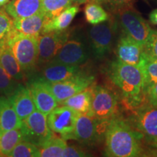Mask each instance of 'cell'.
<instances>
[{
	"label": "cell",
	"mask_w": 157,
	"mask_h": 157,
	"mask_svg": "<svg viewBox=\"0 0 157 157\" xmlns=\"http://www.w3.org/2000/svg\"><path fill=\"white\" fill-rule=\"evenodd\" d=\"M105 155L111 157L140 156L143 152L138 137L127 121L114 116L105 134Z\"/></svg>",
	"instance_id": "cell-1"
},
{
	"label": "cell",
	"mask_w": 157,
	"mask_h": 157,
	"mask_svg": "<svg viewBox=\"0 0 157 157\" xmlns=\"http://www.w3.org/2000/svg\"><path fill=\"white\" fill-rule=\"evenodd\" d=\"M107 73L111 81L120 90L127 106L133 109L142 105L146 95L143 91L142 71L138 66L117 59L109 64Z\"/></svg>",
	"instance_id": "cell-2"
},
{
	"label": "cell",
	"mask_w": 157,
	"mask_h": 157,
	"mask_svg": "<svg viewBox=\"0 0 157 157\" xmlns=\"http://www.w3.org/2000/svg\"><path fill=\"white\" fill-rule=\"evenodd\" d=\"M119 23L109 18L97 25H93L88 31L90 53L96 60H103L111 52L115 40Z\"/></svg>",
	"instance_id": "cell-3"
},
{
	"label": "cell",
	"mask_w": 157,
	"mask_h": 157,
	"mask_svg": "<svg viewBox=\"0 0 157 157\" xmlns=\"http://www.w3.org/2000/svg\"><path fill=\"white\" fill-rule=\"evenodd\" d=\"M38 39L15 30L7 41V47L25 73L34 70L38 63Z\"/></svg>",
	"instance_id": "cell-4"
},
{
	"label": "cell",
	"mask_w": 157,
	"mask_h": 157,
	"mask_svg": "<svg viewBox=\"0 0 157 157\" xmlns=\"http://www.w3.org/2000/svg\"><path fill=\"white\" fill-rule=\"evenodd\" d=\"M110 120L78 113L74 129V140L85 145L97 144L105 137Z\"/></svg>",
	"instance_id": "cell-5"
},
{
	"label": "cell",
	"mask_w": 157,
	"mask_h": 157,
	"mask_svg": "<svg viewBox=\"0 0 157 157\" xmlns=\"http://www.w3.org/2000/svg\"><path fill=\"white\" fill-rule=\"evenodd\" d=\"M116 13L122 32L145 47L151 31L148 22L132 6L121 9Z\"/></svg>",
	"instance_id": "cell-6"
},
{
	"label": "cell",
	"mask_w": 157,
	"mask_h": 157,
	"mask_svg": "<svg viewBox=\"0 0 157 157\" xmlns=\"http://www.w3.org/2000/svg\"><path fill=\"white\" fill-rule=\"evenodd\" d=\"M21 130L23 140L29 141L36 146L40 147L53 136L49 127L47 115L37 110L22 121Z\"/></svg>",
	"instance_id": "cell-7"
},
{
	"label": "cell",
	"mask_w": 157,
	"mask_h": 157,
	"mask_svg": "<svg viewBox=\"0 0 157 157\" xmlns=\"http://www.w3.org/2000/svg\"><path fill=\"white\" fill-rule=\"evenodd\" d=\"M117 95L107 87L92 85L91 116L99 119H111L117 115Z\"/></svg>",
	"instance_id": "cell-8"
},
{
	"label": "cell",
	"mask_w": 157,
	"mask_h": 157,
	"mask_svg": "<svg viewBox=\"0 0 157 157\" xmlns=\"http://www.w3.org/2000/svg\"><path fill=\"white\" fill-rule=\"evenodd\" d=\"M133 109L131 123L148 142L157 143V106L148 103Z\"/></svg>",
	"instance_id": "cell-9"
},
{
	"label": "cell",
	"mask_w": 157,
	"mask_h": 157,
	"mask_svg": "<svg viewBox=\"0 0 157 157\" xmlns=\"http://www.w3.org/2000/svg\"><path fill=\"white\" fill-rule=\"evenodd\" d=\"M78 113L66 105L56 107L48 115L51 130L58 133L64 140L74 139V129Z\"/></svg>",
	"instance_id": "cell-10"
},
{
	"label": "cell",
	"mask_w": 157,
	"mask_h": 157,
	"mask_svg": "<svg viewBox=\"0 0 157 157\" xmlns=\"http://www.w3.org/2000/svg\"><path fill=\"white\" fill-rule=\"evenodd\" d=\"M89 44L82 38L73 37L68 39L58 51L52 61L71 66H82L90 58Z\"/></svg>",
	"instance_id": "cell-11"
},
{
	"label": "cell",
	"mask_w": 157,
	"mask_h": 157,
	"mask_svg": "<svg viewBox=\"0 0 157 157\" xmlns=\"http://www.w3.org/2000/svg\"><path fill=\"white\" fill-rule=\"evenodd\" d=\"M95 77L93 75L82 72L78 75L63 82L55 83L47 82L59 104H61L67 98L93 85Z\"/></svg>",
	"instance_id": "cell-12"
},
{
	"label": "cell",
	"mask_w": 157,
	"mask_h": 157,
	"mask_svg": "<svg viewBox=\"0 0 157 157\" xmlns=\"http://www.w3.org/2000/svg\"><path fill=\"white\" fill-rule=\"evenodd\" d=\"M68 37V34L64 31L41 34L38 39V63L45 64L51 61Z\"/></svg>",
	"instance_id": "cell-13"
},
{
	"label": "cell",
	"mask_w": 157,
	"mask_h": 157,
	"mask_svg": "<svg viewBox=\"0 0 157 157\" xmlns=\"http://www.w3.org/2000/svg\"><path fill=\"white\" fill-rule=\"evenodd\" d=\"M28 87L34 100L36 109L48 116L58 106L59 103L51 91L48 82L43 78H36L29 83Z\"/></svg>",
	"instance_id": "cell-14"
},
{
	"label": "cell",
	"mask_w": 157,
	"mask_h": 157,
	"mask_svg": "<svg viewBox=\"0 0 157 157\" xmlns=\"http://www.w3.org/2000/svg\"><path fill=\"white\" fill-rule=\"evenodd\" d=\"M116 54L117 60L137 66L143 57L144 47L122 32L117 42Z\"/></svg>",
	"instance_id": "cell-15"
},
{
	"label": "cell",
	"mask_w": 157,
	"mask_h": 157,
	"mask_svg": "<svg viewBox=\"0 0 157 157\" xmlns=\"http://www.w3.org/2000/svg\"><path fill=\"white\" fill-rule=\"evenodd\" d=\"M44 65L42 71V78L51 83L69 79L83 72L78 66H71L52 60Z\"/></svg>",
	"instance_id": "cell-16"
},
{
	"label": "cell",
	"mask_w": 157,
	"mask_h": 157,
	"mask_svg": "<svg viewBox=\"0 0 157 157\" xmlns=\"http://www.w3.org/2000/svg\"><path fill=\"white\" fill-rule=\"evenodd\" d=\"M7 99L21 121L26 119L36 110L34 100L28 87H23L20 84L13 95L7 98Z\"/></svg>",
	"instance_id": "cell-17"
},
{
	"label": "cell",
	"mask_w": 157,
	"mask_h": 157,
	"mask_svg": "<svg viewBox=\"0 0 157 157\" xmlns=\"http://www.w3.org/2000/svg\"><path fill=\"white\" fill-rule=\"evenodd\" d=\"M5 10L13 19L24 18L42 12V0H11Z\"/></svg>",
	"instance_id": "cell-18"
},
{
	"label": "cell",
	"mask_w": 157,
	"mask_h": 157,
	"mask_svg": "<svg viewBox=\"0 0 157 157\" xmlns=\"http://www.w3.org/2000/svg\"><path fill=\"white\" fill-rule=\"evenodd\" d=\"M50 20L43 12L24 18L13 19V25L17 31L28 36L39 37L44 25Z\"/></svg>",
	"instance_id": "cell-19"
},
{
	"label": "cell",
	"mask_w": 157,
	"mask_h": 157,
	"mask_svg": "<svg viewBox=\"0 0 157 157\" xmlns=\"http://www.w3.org/2000/svg\"><path fill=\"white\" fill-rule=\"evenodd\" d=\"M78 10L79 9L77 5H71L57 16L48 20V22L44 25L41 34L52 32V31H65L71 23Z\"/></svg>",
	"instance_id": "cell-20"
},
{
	"label": "cell",
	"mask_w": 157,
	"mask_h": 157,
	"mask_svg": "<svg viewBox=\"0 0 157 157\" xmlns=\"http://www.w3.org/2000/svg\"><path fill=\"white\" fill-rule=\"evenodd\" d=\"M21 120L7 98L4 97L0 105V132L14 129H21Z\"/></svg>",
	"instance_id": "cell-21"
},
{
	"label": "cell",
	"mask_w": 157,
	"mask_h": 157,
	"mask_svg": "<svg viewBox=\"0 0 157 157\" xmlns=\"http://www.w3.org/2000/svg\"><path fill=\"white\" fill-rule=\"evenodd\" d=\"M61 105L69 107L78 113L91 116L92 86L65 100Z\"/></svg>",
	"instance_id": "cell-22"
},
{
	"label": "cell",
	"mask_w": 157,
	"mask_h": 157,
	"mask_svg": "<svg viewBox=\"0 0 157 157\" xmlns=\"http://www.w3.org/2000/svg\"><path fill=\"white\" fill-rule=\"evenodd\" d=\"M0 65L7 73L16 81H22L24 79V71L7 47L0 50Z\"/></svg>",
	"instance_id": "cell-23"
},
{
	"label": "cell",
	"mask_w": 157,
	"mask_h": 157,
	"mask_svg": "<svg viewBox=\"0 0 157 157\" xmlns=\"http://www.w3.org/2000/svg\"><path fill=\"white\" fill-rule=\"evenodd\" d=\"M143 78V91L145 95L152 86L157 83V60L153 59L145 53L138 64Z\"/></svg>",
	"instance_id": "cell-24"
},
{
	"label": "cell",
	"mask_w": 157,
	"mask_h": 157,
	"mask_svg": "<svg viewBox=\"0 0 157 157\" xmlns=\"http://www.w3.org/2000/svg\"><path fill=\"white\" fill-rule=\"evenodd\" d=\"M23 140L21 129H14L0 132V154L8 156L15 146Z\"/></svg>",
	"instance_id": "cell-25"
},
{
	"label": "cell",
	"mask_w": 157,
	"mask_h": 157,
	"mask_svg": "<svg viewBox=\"0 0 157 157\" xmlns=\"http://www.w3.org/2000/svg\"><path fill=\"white\" fill-rule=\"evenodd\" d=\"M67 147L66 140L62 137H57L53 135L51 138L39 147V156L60 157L63 156L65 148Z\"/></svg>",
	"instance_id": "cell-26"
},
{
	"label": "cell",
	"mask_w": 157,
	"mask_h": 157,
	"mask_svg": "<svg viewBox=\"0 0 157 157\" xmlns=\"http://www.w3.org/2000/svg\"><path fill=\"white\" fill-rule=\"evenodd\" d=\"M84 16L86 21L92 25H97L109 18L107 12L99 3L91 2L84 7Z\"/></svg>",
	"instance_id": "cell-27"
},
{
	"label": "cell",
	"mask_w": 157,
	"mask_h": 157,
	"mask_svg": "<svg viewBox=\"0 0 157 157\" xmlns=\"http://www.w3.org/2000/svg\"><path fill=\"white\" fill-rule=\"evenodd\" d=\"M15 31L13 20L5 10L0 8V49L7 47V41Z\"/></svg>",
	"instance_id": "cell-28"
},
{
	"label": "cell",
	"mask_w": 157,
	"mask_h": 157,
	"mask_svg": "<svg viewBox=\"0 0 157 157\" xmlns=\"http://www.w3.org/2000/svg\"><path fill=\"white\" fill-rule=\"evenodd\" d=\"M71 5V0H42V12L52 19Z\"/></svg>",
	"instance_id": "cell-29"
},
{
	"label": "cell",
	"mask_w": 157,
	"mask_h": 157,
	"mask_svg": "<svg viewBox=\"0 0 157 157\" xmlns=\"http://www.w3.org/2000/svg\"><path fill=\"white\" fill-rule=\"evenodd\" d=\"M39 147L29 141L23 140L17 143L10 153V157H39Z\"/></svg>",
	"instance_id": "cell-30"
},
{
	"label": "cell",
	"mask_w": 157,
	"mask_h": 157,
	"mask_svg": "<svg viewBox=\"0 0 157 157\" xmlns=\"http://www.w3.org/2000/svg\"><path fill=\"white\" fill-rule=\"evenodd\" d=\"M19 85L20 84L17 83L16 80L9 75L0 65V95L9 98Z\"/></svg>",
	"instance_id": "cell-31"
},
{
	"label": "cell",
	"mask_w": 157,
	"mask_h": 157,
	"mask_svg": "<svg viewBox=\"0 0 157 157\" xmlns=\"http://www.w3.org/2000/svg\"><path fill=\"white\" fill-rule=\"evenodd\" d=\"M144 52L153 59L157 60V31L151 29L148 41L144 47Z\"/></svg>",
	"instance_id": "cell-32"
},
{
	"label": "cell",
	"mask_w": 157,
	"mask_h": 157,
	"mask_svg": "<svg viewBox=\"0 0 157 157\" xmlns=\"http://www.w3.org/2000/svg\"><path fill=\"white\" fill-rule=\"evenodd\" d=\"M135 0H105L110 10L116 13L125 7L132 6Z\"/></svg>",
	"instance_id": "cell-33"
},
{
	"label": "cell",
	"mask_w": 157,
	"mask_h": 157,
	"mask_svg": "<svg viewBox=\"0 0 157 157\" xmlns=\"http://www.w3.org/2000/svg\"><path fill=\"white\" fill-rule=\"evenodd\" d=\"M63 157H84L87 154L81 148L76 146H67L65 148L63 156Z\"/></svg>",
	"instance_id": "cell-34"
},
{
	"label": "cell",
	"mask_w": 157,
	"mask_h": 157,
	"mask_svg": "<svg viewBox=\"0 0 157 157\" xmlns=\"http://www.w3.org/2000/svg\"><path fill=\"white\" fill-rule=\"evenodd\" d=\"M146 96L149 104L154 106H157V83L146 92Z\"/></svg>",
	"instance_id": "cell-35"
},
{
	"label": "cell",
	"mask_w": 157,
	"mask_h": 157,
	"mask_svg": "<svg viewBox=\"0 0 157 157\" xmlns=\"http://www.w3.org/2000/svg\"><path fill=\"white\" fill-rule=\"evenodd\" d=\"M149 21L154 25H157V8L152 10L149 14Z\"/></svg>",
	"instance_id": "cell-36"
},
{
	"label": "cell",
	"mask_w": 157,
	"mask_h": 157,
	"mask_svg": "<svg viewBox=\"0 0 157 157\" xmlns=\"http://www.w3.org/2000/svg\"><path fill=\"white\" fill-rule=\"evenodd\" d=\"M72 4H75L76 5H82V4L86 3L87 2L90 1V0H71Z\"/></svg>",
	"instance_id": "cell-37"
},
{
	"label": "cell",
	"mask_w": 157,
	"mask_h": 157,
	"mask_svg": "<svg viewBox=\"0 0 157 157\" xmlns=\"http://www.w3.org/2000/svg\"><path fill=\"white\" fill-rule=\"evenodd\" d=\"M9 2V0H0V8L2 7H5V6L7 5Z\"/></svg>",
	"instance_id": "cell-38"
},
{
	"label": "cell",
	"mask_w": 157,
	"mask_h": 157,
	"mask_svg": "<svg viewBox=\"0 0 157 157\" xmlns=\"http://www.w3.org/2000/svg\"><path fill=\"white\" fill-rule=\"evenodd\" d=\"M94 2H96L98 3H101V2H105V0H93Z\"/></svg>",
	"instance_id": "cell-39"
},
{
	"label": "cell",
	"mask_w": 157,
	"mask_h": 157,
	"mask_svg": "<svg viewBox=\"0 0 157 157\" xmlns=\"http://www.w3.org/2000/svg\"><path fill=\"white\" fill-rule=\"evenodd\" d=\"M4 97H5V96H2V95H0V105H1L2 101V99H3Z\"/></svg>",
	"instance_id": "cell-40"
},
{
	"label": "cell",
	"mask_w": 157,
	"mask_h": 157,
	"mask_svg": "<svg viewBox=\"0 0 157 157\" xmlns=\"http://www.w3.org/2000/svg\"><path fill=\"white\" fill-rule=\"evenodd\" d=\"M156 2H157V0H156Z\"/></svg>",
	"instance_id": "cell-41"
},
{
	"label": "cell",
	"mask_w": 157,
	"mask_h": 157,
	"mask_svg": "<svg viewBox=\"0 0 157 157\" xmlns=\"http://www.w3.org/2000/svg\"><path fill=\"white\" fill-rule=\"evenodd\" d=\"M0 50H1V49H0Z\"/></svg>",
	"instance_id": "cell-42"
}]
</instances>
